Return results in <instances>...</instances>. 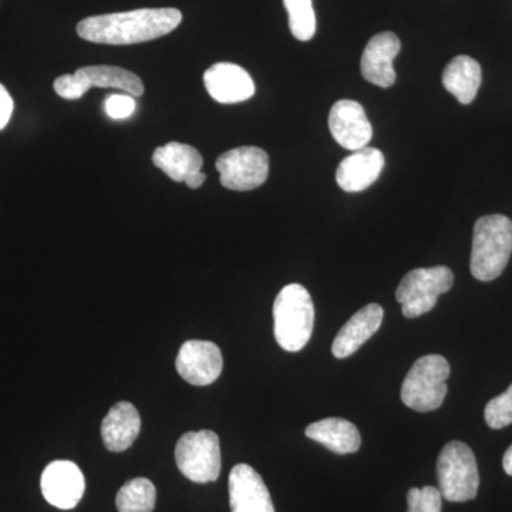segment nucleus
Returning a JSON list of instances; mask_svg holds the SVG:
<instances>
[{
	"mask_svg": "<svg viewBox=\"0 0 512 512\" xmlns=\"http://www.w3.org/2000/svg\"><path fill=\"white\" fill-rule=\"evenodd\" d=\"M183 13L174 8L137 9L83 19L77 35L100 45H137L168 35L180 26Z\"/></svg>",
	"mask_w": 512,
	"mask_h": 512,
	"instance_id": "f257e3e1",
	"label": "nucleus"
},
{
	"mask_svg": "<svg viewBox=\"0 0 512 512\" xmlns=\"http://www.w3.org/2000/svg\"><path fill=\"white\" fill-rule=\"evenodd\" d=\"M512 254V221L505 215H485L474 225L471 274L478 281H494L503 274Z\"/></svg>",
	"mask_w": 512,
	"mask_h": 512,
	"instance_id": "f03ea898",
	"label": "nucleus"
},
{
	"mask_svg": "<svg viewBox=\"0 0 512 512\" xmlns=\"http://www.w3.org/2000/svg\"><path fill=\"white\" fill-rule=\"evenodd\" d=\"M315 325V305L308 289L299 284L286 285L274 303L276 342L286 352H299L311 340Z\"/></svg>",
	"mask_w": 512,
	"mask_h": 512,
	"instance_id": "7ed1b4c3",
	"label": "nucleus"
},
{
	"mask_svg": "<svg viewBox=\"0 0 512 512\" xmlns=\"http://www.w3.org/2000/svg\"><path fill=\"white\" fill-rule=\"evenodd\" d=\"M450 365L446 357H420L402 384V402L414 412L427 413L439 409L446 399Z\"/></svg>",
	"mask_w": 512,
	"mask_h": 512,
	"instance_id": "20e7f679",
	"label": "nucleus"
},
{
	"mask_svg": "<svg viewBox=\"0 0 512 512\" xmlns=\"http://www.w3.org/2000/svg\"><path fill=\"white\" fill-rule=\"evenodd\" d=\"M440 493L450 503H466L476 498L480 474L476 456L467 444L450 441L437 460Z\"/></svg>",
	"mask_w": 512,
	"mask_h": 512,
	"instance_id": "39448f33",
	"label": "nucleus"
},
{
	"mask_svg": "<svg viewBox=\"0 0 512 512\" xmlns=\"http://www.w3.org/2000/svg\"><path fill=\"white\" fill-rule=\"evenodd\" d=\"M454 274L447 266L413 269L406 274L396 291L397 302L402 303L404 318L416 319L433 311L440 295L450 291Z\"/></svg>",
	"mask_w": 512,
	"mask_h": 512,
	"instance_id": "423d86ee",
	"label": "nucleus"
},
{
	"mask_svg": "<svg viewBox=\"0 0 512 512\" xmlns=\"http://www.w3.org/2000/svg\"><path fill=\"white\" fill-rule=\"evenodd\" d=\"M178 470L192 483L217 481L221 474V447L217 433L211 430L190 431L175 447Z\"/></svg>",
	"mask_w": 512,
	"mask_h": 512,
	"instance_id": "0eeeda50",
	"label": "nucleus"
},
{
	"mask_svg": "<svg viewBox=\"0 0 512 512\" xmlns=\"http://www.w3.org/2000/svg\"><path fill=\"white\" fill-rule=\"evenodd\" d=\"M53 86L56 93L66 100H79L92 87L121 90L133 97L144 93V84L137 74L116 66L82 67L73 74L57 77Z\"/></svg>",
	"mask_w": 512,
	"mask_h": 512,
	"instance_id": "6e6552de",
	"label": "nucleus"
},
{
	"mask_svg": "<svg viewBox=\"0 0 512 512\" xmlns=\"http://www.w3.org/2000/svg\"><path fill=\"white\" fill-rule=\"evenodd\" d=\"M217 170L221 184L228 190L251 191L268 178L269 157L259 147H238L218 157Z\"/></svg>",
	"mask_w": 512,
	"mask_h": 512,
	"instance_id": "1a4fd4ad",
	"label": "nucleus"
},
{
	"mask_svg": "<svg viewBox=\"0 0 512 512\" xmlns=\"http://www.w3.org/2000/svg\"><path fill=\"white\" fill-rule=\"evenodd\" d=\"M224 366L222 353L208 340H188L178 352L175 367L178 375L192 386H208L220 377Z\"/></svg>",
	"mask_w": 512,
	"mask_h": 512,
	"instance_id": "9d476101",
	"label": "nucleus"
},
{
	"mask_svg": "<svg viewBox=\"0 0 512 512\" xmlns=\"http://www.w3.org/2000/svg\"><path fill=\"white\" fill-rule=\"evenodd\" d=\"M40 487L47 503L60 510H73L83 498L86 481L73 461L57 460L43 471Z\"/></svg>",
	"mask_w": 512,
	"mask_h": 512,
	"instance_id": "9b49d317",
	"label": "nucleus"
},
{
	"mask_svg": "<svg viewBox=\"0 0 512 512\" xmlns=\"http://www.w3.org/2000/svg\"><path fill=\"white\" fill-rule=\"evenodd\" d=\"M329 130L336 143L350 151L367 147L373 136L365 109L353 100H339L333 104L329 113Z\"/></svg>",
	"mask_w": 512,
	"mask_h": 512,
	"instance_id": "f8f14e48",
	"label": "nucleus"
},
{
	"mask_svg": "<svg viewBox=\"0 0 512 512\" xmlns=\"http://www.w3.org/2000/svg\"><path fill=\"white\" fill-rule=\"evenodd\" d=\"M228 488L232 512H275L268 487L248 464L232 468Z\"/></svg>",
	"mask_w": 512,
	"mask_h": 512,
	"instance_id": "ddd939ff",
	"label": "nucleus"
},
{
	"mask_svg": "<svg viewBox=\"0 0 512 512\" xmlns=\"http://www.w3.org/2000/svg\"><path fill=\"white\" fill-rule=\"evenodd\" d=\"M402 49L399 37L392 32H382L369 40L363 50L360 70L367 82L389 89L396 82L393 62Z\"/></svg>",
	"mask_w": 512,
	"mask_h": 512,
	"instance_id": "4468645a",
	"label": "nucleus"
},
{
	"mask_svg": "<svg viewBox=\"0 0 512 512\" xmlns=\"http://www.w3.org/2000/svg\"><path fill=\"white\" fill-rule=\"evenodd\" d=\"M204 84L212 99L221 104L242 103L255 94V84L244 67L222 62L204 73Z\"/></svg>",
	"mask_w": 512,
	"mask_h": 512,
	"instance_id": "2eb2a0df",
	"label": "nucleus"
},
{
	"mask_svg": "<svg viewBox=\"0 0 512 512\" xmlns=\"http://www.w3.org/2000/svg\"><path fill=\"white\" fill-rule=\"evenodd\" d=\"M384 168V156L377 148L365 147L353 151L339 164L336 181L346 192L365 191L375 184Z\"/></svg>",
	"mask_w": 512,
	"mask_h": 512,
	"instance_id": "dca6fc26",
	"label": "nucleus"
},
{
	"mask_svg": "<svg viewBox=\"0 0 512 512\" xmlns=\"http://www.w3.org/2000/svg\"><path fill=\"white\" fill-rule=\"evenodd\" d=\"M383 316V308L377 303H370L357 311L333 340V356L345 359L356 353L380 329Z\"/></svg>",
	"mask_w": 512,
	"mask_h": 512,
	"instance_id": "f3484780",
	"label": "nucleus"
},
{
	"mask_svg": "<svg viewBox=\"0 0 512 512\" xmlns=\"http://www.w3.org/2000/svg\"><path fill=\"white\" fill-rule=\"evenodd\" d=\"M141 429L140 414L134 404L119 402L101 423V439L107 450L121 453L136 441Z\"/></svg>",
	"mask_w": 512,
	"mask_h": 512,
	"instance_id": "a211bd4d",
	"label": "nucleus"
},
{
	"mask_svg": "<svg viewBox=\"0 0 512 512\" xmlns=\"http://www.w3.org/2000/svg\"><path fill=\"white\" fill-rule=\"evenodd\" d=\"M306 437L329 448L333 453L352 454L362 446V437L355 424L339 417L315 421L306 427Z\"/></svg>",
	"mask_w": 512,
	"mask_h": 512,
	"instance_id": "6ab92c4d",
	"label": "nucleus"
},
{
	"mask_svg": "<svg viewBox=\"0 0 512 512\" xmlns=\"http://www.w3.org/2000/svg\"><path fill=\"white\" fill-rule=\"evenodd\" d=\"M483 80L481 66L470 56H457L443 72V86L461 104L473 103Z\"/></svg>",
	"mask_w": 512,
	"mask_h": 512,
	"instance_id": "aec40b11",
	"label": "nucleus"
},
{
	"mask_svg": "<svg viewBox=\"0 0 512 512\" xmlns=\"http://www.w3.org/2000/svg\"><path fill=\"white\" fill-rule=\"evenodd\" d=\"M153 163L175 183H184L188 175L200 173L204 160L194 147L173 141L156 148Z\"/></svg>",
	"mask_w": 512,
	"mask_h": 512,
	"instance_id": "412c9836",
	"label": "nucleus"
},
{
	"mask_svg": "<svg viewBox=\"0 0 512 512\" xmlns=\"http://www.w3.org/2000/svg\"><path fill=\"white\" fill-rule=\"evenodd\" d=\"M157 490L147 478H134L120 488L116 497L119 512H153Z\"/></svg>",
	"mask_w": 512,
	"mask_h": 512,
	"instance_id": "4be33fe9",
	"label": "nucleus"
},
{
	"mask_svg": "<svg viewBox=\"0 0 512 512\" xmlns=\"http://www.w3.org/2000/svg\"><path fill=\"white\" fill-rule=\"evenodd\" d=\"M293 37L309 42L316 33V15L312 0H284Z\"/></svg>",
	"mask_w": 512,
	"mask_h": 512,
	"instance_id": "5701e85b",
	"label": "nucleus"
},
{
	"mask_svg": "<svg viewBox=\"0 0 512 512\" xmlns=\"http://www.w3.org/2000/svg\"><path fill=\"white\" fill-rule=\"evenodd\" d=\"M485 421L494 430L504 429L512 423V384L507 392L494 397L485 407Z\"/></svg>",
	"mask_w": 512,
	"mask_h": 512,
	"instance_id": "b1692460",
	"label": "nucleus"
},
{
	"mask_svg": "<svg viewBox=\"0 0 512 512\" xmlns=\"http://www.w3.org/2000/svg\"><path fill=\"white\" fill-rule=\"evenodd\" d=\"M443 495L439 488L426 485L423 488H410L407 493V512H441Z\"/></svg>",
	"mask_w": 512,
	"mask_h": 512,
	"instance_id": "393cba45",
	"label": "nucleus"
},
{
	"mask_svg": "<svg viewBox=\"0 0 512 512\" xmlns=\"http://www.w3.org/2000/svg\"><path fill=\"white\" fill-rule=\"evenodd\" d=\"M136 107V100L130 94H111L106 97V103H104L106 113L114 120L128 119L133 116Z\"/></svg>",
	"mask_w": 512,
	"mask_h": 512,
	"instance_id": "a878e982",
	"label": "nucleus"
},
{
	"mask_svg": "<svg viewBox=\"0 0 512 512\" xmlns=\"http://www.w3.org/2000/svg\"><path fill=\"white\" fill-rule=\"evenodd\" d=\"M13 107H15V104H13L12 96H10L8 89L0 83V131L6 128L10 119H12Z\"/></svg>",
	"mask_w": 512,
	"mask_h": 512,
	"instance_id": "bb28decb",
	"label": "nucleus"
},
{
	"mask_svg": "<svg viewBox=\"0 0 512 512\" xmlns=\"http://www.w3.org/2000/svg\"><path fill=\"white\" fill-rule=\"evenodd\" d=\"M205 180H207V175L200 171V173L188 175V177L185 178L184 183L187 184L188 187L192 188V190H195V188H200L201 185L205 183Z\"/></svg>",
	"mask_w": 512,
	"mask_h": 512,
	"instance_id": "cd10ccee",
	"label": "nucleus"
},
{
	"mask_svg": "<svg viewBox=\"0 0 512 512\" xmlns=\"http://www.w3.org/2000/svg\"><path fill=\"white\" fill-rule=\"evenodd\" d=\"M503 467L505 473H507L508 476L512 477V446L508 448L507 451H505L503 458Z\"/></svg>",
	"mask_w": 512,
	"mask_h": 512,
	"instance_id": "c85d7f7f",
	"label": "nucleus"
}]
</instances>
